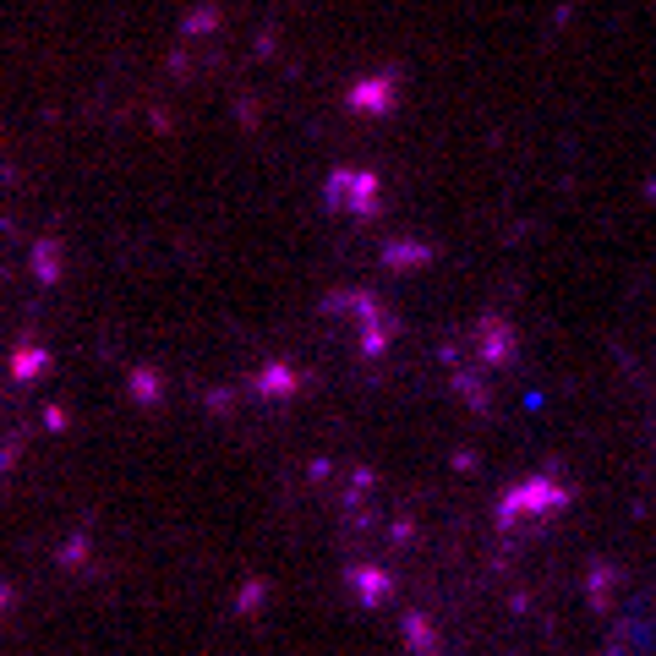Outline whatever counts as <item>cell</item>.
<instances>
[{"label":"cell","instance_id":"cell-1","mask_svg":"<svg viewBox=\"0 0 656 656\" xmlns=\"http://www.w3.org/2000/svg\"><path fill=\"white\" fill-rule=\"evenodd\" d=\"M558 509H564V487H558V482H542V476H536V482H525V487H514L509 498L498 503L503 525H520L525 514H536V520H542V514H558Z\"/></svg>","mask_w":656,"mask_h":656},{"label":"cell","instance_id":"cell-2","mask_svg":"<svg viewBox=\"0 0 656 656\" xmlns=\"http://www.w3.org/2000/svg\"><path fill=\"white\" fill-rule=\"evenodd\" d=\"M350 580H356L361 602H383V596H389V574L372 569V564H356V569H350Z\"/></svg>","mask_w":656,"mask_h":656},{"label":"cell","instance_id":"cell-3","mask_svg":"<svg viewBox=\"0 0 656 656\" xmlns=\"http://www.w3.org/2000/svg\"><path fill=\"white\" fill-rule=\"evenodd\" d=\"M405 640H410V646H421V656H438V640H432V629L421 624L416 613L405 618Z\"/></svg>","mask_w":656,"mask_h":656}]
</instances>
